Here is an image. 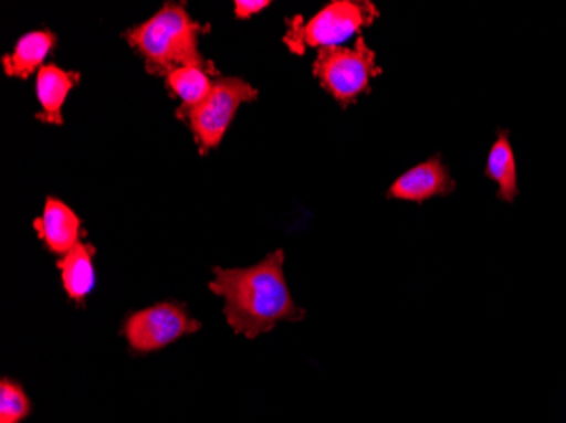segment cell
Returning a JSON list of instances; mask_svg holds the SVG:
<instances>
[{
	"label": "cell",
	"instance_id": "1",
	"mask_svg": "<svg viewBox=\"0 0 566 423\" xmlns=\"http://www.w3.org/2000/svg\"><path fill=\"white\" fill-rule=\"evenodd\" d=\"M283 261L285 253L276 250L250 268H214L209 289L224 298L226 320L234 332L254 339L283 320L304 319L289 292Z\"/></svg>",
	"mask_w": 566,
	"mask_h": 423
},
{
	"label": "cell",
	"instance_id": "2",
	"mask_svg": "<svg viewBox=\"0 0 566 423\" xmlns=\"http://www.w3.org/2000/svg\"><path fill=\"white\" fill-rule=\"evenodd\" d=\"M211 31L190 18L184 4L164 9L124 33V40L145 60L149 75L167 76L182 66L208 65L199 51L200 34Z\"/></svg>",
	"mask_w": 566,
	"mask_h": 423
},
{
	"label": "cell",
	"instance_id": "3",
	"mask_svg": "<svg viewBox=\"0 0 566 423\" xmlns=\"http://www.w3.org/2000/svg\"><path fill=\"white\" fill-rule=\"evenodd\" d=\"M378 18L380 11L370 0H334L308 21L302 15L289 18L283 43L295 55H304L307 47L342 46Z\"/></svg>",
	"mask_w": 566,
	"mask_h": 423
},
{
	"label": "cell",
	"instance_id": "4",
	"mask_svg": "<svg viewBox=\"0 0 566 423\" xmlns=\"http://www.w3.org/2000/svg\"><path fill=\"white\" fill-rule=\"evenodd\" d=\"M313 73L334 101L342 107H349L370 92L371 81L381 75V68L365 36H358L352 47L317 50Z\"/></svg>",
	"mask_w": 566,
	"mask_h": 423
},
{
	"label": "cell",
	"instance_id": "5",
	"mask_svg": "<svg viewBox=\"0 0 566 423\" xmlns=\"http://www.w3.org/2000/svg\"><path fill=\"white\" fill-rule=\"evenodd\" d=\"M259 98V91L240 76H218L211 94L182 117L189 124L200 155L218 148L241 105Z\"/></svg>",
	"mask_w": 566,
	"mask_h": 423
},
{
	"label": "cell",
	"instance_id": "6",
	"mask_svg": "<svg viewBox=\"0 0 566 423\" xmlns=\"http://www.w3.org/2000/svg\"><path fill=\"white\" fill-rule=\"evenodd\" d=\"M199 329L200 322L190 317L184 305L158 304L129 315L124 336L136 352H153Z\"/></svg>",
	"mask_w": 566,
	"mask_h": 423
},
{
	"label": "cell",
	"instance_id": "7",
	"mask_svg": "<svg viewBox=\"0 0 566 423\" xmlns=\"http://www.w3.org/2000/svg\"><path fill=\"white\" fill-rule=\"evenodd\" d=\"M457 190V181L450 175L441 156L436 155L400 175L390 187L389 199L403 202L424 203L434 197H447Z\"/></svg>",
	"mask_w": 566,
	"mask_h": 423
},
{
	"label": "cell",
	"instance_id": "8",
	"mask_svg": "<svg viewBox=\"0 0 566 423\" xmlns=\"http://www.w3.org/2000/svg\"><path fill=\"white\" fill-rule=\"evenodd\" d=\"M34 229L51 253L65 256L81 243V218L65 202L53 197L44 203L43 215L34 221Z\"/></svg>",
	"mask_w": 566,
	"mask_h": 423
},
{
	"label": "cell",
	"instance_id": "9",
	"mask_svg": "<svg viewBox=\"0 0 566 423\" xmlns=\"http://www.w3.org/2000/svg\"><path fill=\"white\" fill-rule=\"evenodd\" d=\"M78 82H81L78 72H69L53 63L44 65L38 72L36 78V95L41 104V113L36 114V119L44 124L63 126V104Z\"/></svg>",
	"mask_w": 566,
	"mask_h": 423
},
{
	"label": "cell",
	"instance_id": "10",
	"mask_svg": "<svg viewBox=\"0 0 566 423\" xmlns=\"http://www.w3.org/2000/svg\"><path fill=\"white\" fill-rule=\"evenodd\" d=\"M218 76L221 75H219L214 63L211 62L202 66H182L165 76L168 92L182 101L177 109L178 119L182 120L190 109L206 101V97L211 94L212 85Z\"/></svg>",
	"mask_w": 566,
	"mask_h": 423
},
{
	"label": "cell",
	"instance_id": "11",
	"mask_svg": "<svg viewBox=\"0 0 566 423\" xmlns=\"http://www.w3.org/2000/svg\"><path fill=\"white\" fill-rule=\"evenodd\" d=\"M55 44L56 36L50 31H33V33L24 34L15 43L11 55H6L2 59L6 75L21 78V81L30 78L33 73L43 68V62L53 51Z\"/></svg>",
	"mask_w": 566,
	"mask_h": 423
},
{
	"label": "cell",
	"instance_id": "12",
	"mask_svg": "<svg viewBox=\"0 0 566 423\" xmlns=\"http://www.w3.org/2000/svg\"><path fill=\"white\" fill-rule=\"evenodd\" d=\"M94 254L92 244L78 243L59 261L63 288L76 304H82L94 288Z\"/></svg>",
	"mask_w": 566,
	"mask_h": 423
},
{
	"label": "cell",
	"instance_id": "13",
	"mask_svg": "<svg viewBox=\"0 0 566 423\" xmlns=\"http://www.w3.org/2000/svg\"><path fill=\"white\" fill-rule=\"evenodd\" d=\"M485 177L497 184V197L504 202L512 203L520 195L516 156L509 141L507 130H497V139L486 160Z\"/></svg>",
	"mask_w": 566,
	"mask_h": 423
},
{
	"label": "cell",
	"instance_id": "14",
	"mask_svg": "<svg viewBox=\"0 0 566 423\" xmlns=\"http://www.w3.org/2000/svg\"><path fill=\"white\" fill-rule=\"evenodd\" d=\"M30 400L14 381L0 383V423H19L30 415Z\"/></svg>",
	"mask_w": 566,
	"mask_h": 423
},
{
	"label": "cell",
	"instance_id": "15",
	"mask_svg": "<svg viewBox=\"0 0 566 423\" xmlns=\"http://www.w3.org/2000/svg\"><path fill=\"white\" fill-rule=\"evenodd\" d=\"M270 0H237L234 2V14L238 19H250L270 8Z\"/></svg>",
	"mask_w": 566,
	"mask_h": 423
}]
</instances>
